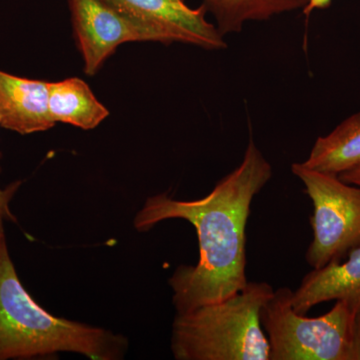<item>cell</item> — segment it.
<instances>
[{
  "label": "cell",
  "instance_id": "obj_10",
  "mask_svg": "<svg viewBox=\"0 0 360 360\" xmlns=\"http://www.w3.org/2000/svg\"><path fill=\"white\" fill-rule=\"evenodd\" d=\"M49 106L56 124L66 123L84 130L96 129L110 115L89 84L77 77L49 82Z\"/></svg>",
  "mask_w": 360,
  "mask_h": 360
},
{
  "label": "cell",
  "instance_id": "obj_9",
  "mask_svg": "<svg viewBox=\"0 0 360 360\" xmlns=\"http://www.w3.org/2000/svg\"><path fill=\"white\" fill-rule=\"evenodd\" d=\"M345 262H331L312 269L292 292V307L297 314H307L315 305L345 300L357 311L360 309V246L348 253Z\"/></svg>",
  "mask_w": 360,
  "mask_h": 360
},
{
  "label": "cell",
  "instance_id": "obj_5",
  "mask_svg": "<svg viewBox=\"0 0 360 360\" xmlns=\"http://www.w3.org/2000/svg\"><path fill=\"white\" fill-rule=\"evenodd\" d=\"M291 172L302 182L314 205L307 264L319 269L342 262L360 246V186L347 184L338 175L310 169L302 162L293 163Z\"/></svg>",
  "mask_w": 360,
  "mask_h": 360
},
{
  "label": "cell",
  "instance_id": "obj_8",
  "mask_svg": "<svg viewBox=\"0 0 360 360\" xmlns=\"http://www.w3.org/2000/svg\"><path fill=\"white\" fill-rule=\"evenodd\" d=\"M49 82L0 70V125L20 134L46 131L56 125L49 113Z\"/></svg>",
  "mask_w": 360,
  "mask_h": 360
},
{
  "label": "cell",
  "instance_id": "obj_17",
  "mask_svg": "<svg viewBox=\"0 0 360 360\" xmlns=\"http://www.w3.org/2000/svg\"><path fill=\"white\" fill-rule=\"evenodd\" d=\"M7 219L6 213H4V210L0 208V241L2 240L4 238H6V234H4V220Z\"/></svg>",
  "mask_w": 360,
  "mask_h": 360
},
{
  "label": "cell",
  "instance_id": "obj_7",
  "mask_svg": "<svg viewBox=\"0 0 360 360\" xmlns=\"http://www.w3.org/2000/svg\"><path fill=\"white\" fill-rule=\"evenodd\" d=\"M120 13L153 26L167 44L195 45L206 51L227 47L217 25L206 20L205 7L191 8L186 0H103Z\"/></svg>",
  "mask_w": 360,
  "mask_h": 360
},
{
  "label": "cell",
  "instance_id": "obj_13",
  "mask_svg": "<svg viewBox=\"0 0 360 360\" xmlns=\"http://www.w3.org/2000/svg\"><path fill=\"white\" fill-rule=\"evenodd\" d=\"M349 360H360V309L355 314L354 326H352Z\"/></svg>",
  "mask_w": 360,
  "mask_h": 360
},
{
  "label": "cell",
  "instance_id": "obj_12",
  "mask_svg": "<svg viewBox=\"0 0 360 360\" xmlns=\"http://www.w3.org/2000/svg\"><path fill=\"white\" fill-rule=\"evenodd\" d=\"M309 0H202L206 13L212 14L222 37L238 33L250 21L269 20L279 14L300 11Z\"/></svg>",
  "mask_w": 360,
  "mask_h": 360
},
{
  "label": "cell",
  "instance_id": "obj_6",
  "mask_svg": "<svg viewBox=\"0 0 360 360\" xmlns=\"http://www.w3.org/2000/svg\"><path fill=\"white\" fill-rule=\"evenodd\" d=\"M71 22L84 63V72L96 75L120 45L160 42L165 37L153 26L120 13L103 0H68Z\"/></svg>",
  "mask_w": 360,
  "mask_h": 360
},
{
  "label": "cell",
  "instance_id": "obj_3",
  "mask_svg": "<svg viewBox=\"0 0 360 360\" xmlns=\"http://www.w3.org/2000/svg\"><path fill=\"white\" fill-rule=\"evenodd\" d=\"M274 288L248 281L220 302L176 314L170 348L176 360H269L260 310Z\"/></svg>",
  "mask_w": 360,
  "mask_h": 360
},
{
  "label": "cell",
  "instance_id": "obj_16",
  "mask_svg": "<svg viewBox=\"0 0 360 360\" xmlns=\"http://www.w3.org/2000/svg\"><path fill=\"white\" fill-rule=\"evenodd\" d=\"M341 180L347 182V184H355L360 186V167L349 170V172H343L338 175Z\"/></svg>",
  "mask_w": 360,
  "mask_h": 360
},
{
  "label": "cell",
  "instance_id": "obj_2",
  "mask_svg": "<svg viewBox=\"0 0 360 360\" xmlns=\"http://www.w3.org/2000/svg\"><path fill=\"white\" fill-rule=\"evenodd\" d=\"M129 340L106 329L56 316L26 291L0 241V360L73 352L96 360L122 359Z\"/></svg>",
  "mask_w": 360,
  "mask_h": 360
},
{
  "label": "cell",
  "instance_id": "obj_14",
  "mask_svg": "<svg viewBox=\"0 0 360 360\" xmlns=\"http://www.w3.org/2000/svg\"><path fill=\"white\" fill-rule=\"evenodd\" d=\"M20 184V182H15V184L7 187L6 189L0 188V208L6 213L7 220H11V221H13L14 217L11 212V208H9V203H11L14 193L18 191Z\"/></svg>",
  "mask_w": 360,
  "mask_h": 360
},
{
  "label": "cell",
  "instance_id": "obj_1",
  "mask_svg": "<svg viewBox=\"0 0 360 360\" xmlns=\"http://www.w3.org/2000/svg\"><path fill=\"white\" fill-rule=\"evenodd\" d=\"M272 167L250 137L243 161L196 200L150 196L135 217L137 231H148L165 220L184 219L198 234L200 258L180 265L168 279L176 314L226 300L243 290L246 277V225L251 203L271 179Z\"/></svg>",
  "mask_w": 360,
  "mask_h": 360
},
{
  "label": "cell",
  "instance_id": "obj_4",
  "mask_svg": "<svg viewBox=\"0 0 360 360\" xmlns=\"http://www.w3.org/2000/svg\"><path fill=\"white\" fill-rule=\"evenodd\" d=\"M288 288L274 290L260 310L269 343V360H349L356 311L336 300L328 314L307 317L293 309Z\"/></svg>",
  "mask_w": 360,
  "mask_h": 360
},
{
  "label": "cell",
  "instance_id": "obj_11",
  "mask_svg": "<svg viewBox=\"0 0 360 360\" xmlns=\"http://www.w3.org/2000/svg\"><path fill=\"white\" fill-rule=\"evenodd\" d=\"M304 167L340 175L360 167V112L349 116L330 134L314 142Z\"/></svg>",
  "mask_w": 360,
  "mask_h": 360
},
{
  "label": "cell",
  "instance_id": "obj_15",
  "mask_svg": "<svg viewBox=\"0 0 360 360\" xmlns=\"http://www.w3.org/2000/svg\"><path fill=\"white\" fill-rule=\"evenodd\" d=\"M333 0H309V4L302 11L305 16H309L317 9H326L330 6Z\"/></svg>",
  "mask_w": 360,
  "mask_h": 360
}]
</instances>
